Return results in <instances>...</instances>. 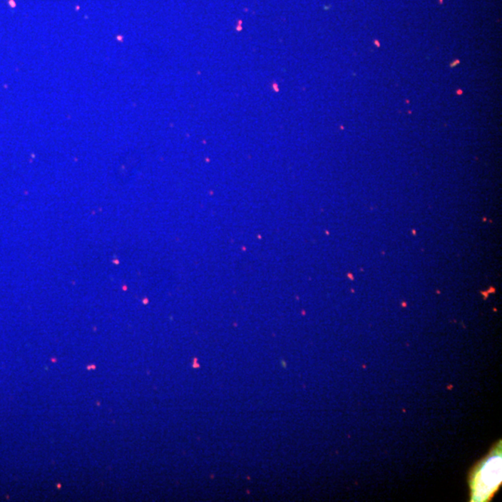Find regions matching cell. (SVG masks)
<instances>
[{
    "label": "cell",
    "mask_w": 502,
    "mask_h": 502,
    "mask_svg": "<svg viewBox=\"0 0 502 502\" xmlns=\"http://www.w3.org/2000/svg\"><path fill=\"white\" fill-rule=\"evenodd\" d=\"M488 461L483 464L482 470L480 471L476 482L478 483L476 491L478 492L482 489L485 494H489L493 489L500 485L498 483H501V457L495 460L491 459Z\"/></svg>",
    "instance_id": "1"
}]
</instances>
